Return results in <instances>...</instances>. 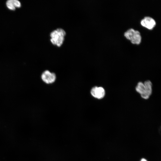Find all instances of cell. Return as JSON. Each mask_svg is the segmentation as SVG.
<instances>
[{"mask_svg":"<svg viewBox=\"0 0 161 161\" xmlns=\"http://www.w3.org/2000/svg\"><path fill=\"white\" fill-rule=\"evenodd\" d=\"M140 161H147L144 158H142L141 159Z\"/></svg>","mask_w":161,"mask_h":161,"instance_id":"obj_8","label":"cell"},{"mask_svg":"<svg viewBox=\"0 0 161 161\" xmlns=\"http://www.w3.org/2000/svg\"><path fill=\"white\" fill-rule=\"evenodd\" d=\"M160 133H161V126H160Z\"/></svg>","mask_w":161,"mask_h":161,"instance_id":"obj_9","label":"cell"},{"mask_svg":"<svg viewBox=\"0 0 161 161\" xmlns=\"http://www.w3.org/2000/svg\"><path fill=\"white\" fill-rule=\"evenodd\" d=\"M136 91L144 99H148L153 91V85L150 80H147L144 83L139 82L135 88Z\"/></svg>","mask_w":161,"mask_h":161,"instance_id":"obj_1","label":"cell"},{"mask_svg":"<svg viewBox=\"0 0 161 161\" xmlns=\"http://www.w3.org/2000/svg\"><path fill=\"white\" fill-rule=\"evenodd\" d=\"M141 24L143 27L149 30L152 29L155 26L154 20L150 17H145L141 21Z\"/></svg>","mask_w":161,"mask_h":161,"instance_id":"obj_6","label":"cell"},{"mask_svg":"<svg viewBox=\"0 0 161 161\" xmlns=\"http://www.w3.org/2000/svg\"><path fill=\"white\" fill-rule=\"evenodd\" d=\"M66 34L65 31L61 28H58L53 30L50 34L51 42L53 44L60 47L64 41Z\"/></svg>","mask_w":161,"mask_h":161,"instance_id":"obj_2","label":"cell"},{"mask_svg":"<svg viewBox=\"0 0 161 161\" xmlns=\"http://www.w3.org/2000/svg\"><path fill=\"white\" fill-rule=\"evenodd\" d=\"M90 93L93 97L99 99L103 98L105 94V90L102 87L97 86L93 87Z\"/></svg>","mask_w":161,"mask_h":161,"instance_id":"obj_5","label":"cell"},{"mask_svg":"<svg viewBox=\"0 0 161 161\" xmlns=\"http://www.w3.org/2000/svg\"><path fill=\"white\" fill-rule=\"evenodd\" d=\"M41 78L44 82L49 84L54 83L56 80V77L55 73L46 70L42 73Z\"/></svg>","mask_w":161,"mask_h":161,"instance_id":"obj_4","label":"cell"},{"mask_svg":"<svg viewBox=\"0 0 161 161\" xmlns=\"http://www.w3.org/2000/svg\"><path fill=\"white\" fill-rule=\"evenodd\" d=\"M124 35L133 44H138L141 42V37L140 33L138 31L130 29L125 32Z\"/></svg>","mask_w":161,"mask_h":161,"instance_id":"obj_3","label":"cell"},{"mask_svg":"<svg viewBox=\"0 0 161 161\" xmlns=\"http://www.w3.org/2000/svg\"><path fill=\"white\" fill-rule=\"evenodd\" d=\"M6 5L7 7L10 10H14L16 8L21 7L20 2L17 0H9L7 1Z\"/></svg>","mask_w":161,"mask_h":161,"instance_id":"obj_7","label":"cell"}]
</instances>
